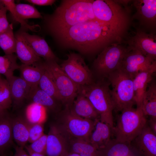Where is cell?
I'll return each mask as SVG.
<instances>
[{"label":"cell","instance_id":"obj_1","mask_svg":"<svg viewBox=\"0 0 156 156\" xmlns=\"http://www.w3.org/2000/svg\"><path fill=\"white\" fill-rule=\"evenodd\" d=\"M52 35L64 47L85 55L94 54L113 44L120 43L123 37L109 25L96 19L79 23Z\"/></svg>","mask_w":156,"mask_h":156},{"label":"cell","instance_id":"obj_2","mask_svg":"<svg viewBox=\"0 0 156 156\" xmlns=\"http://www.w3.org/2000/svg\"><path fill=\"white\" fill-rule=\"evenodd\" d=\"M93 0H64L51 14L45 17L52 34L75 25L96 19L92 7Z\"/></svg>","mask_w":156,"mask_h":156},{"label":"cell","instance_id":"obj_3","mask_svg":"<svg viewBox=\"0 0 156 156\" xmlns=\"http://www.w3.org/2000/svg\"><path fill=\"white\" fill-rule=\"evenodd\" d=\"M93 0L92 7L96 19L105 23L123 37L130 22L129 10L123 5L127 0Z\"/></svg>","mask_w":156,"mask_h":156},{"label":"cell","instance_id":"obj_4","mask_svg":"<svg viewBox=\"0 0 156 156\" xmlns=\"http://www.w3.org/2000/svg\"><path fill=\"white\" fill-rule=\"evenodd\" d=\"M109 86L107 80L101 79L89 85L78 86V93L89 100L99 115L100 120L113 129L112 112L114 106Z\"/></svg>","mask_w":156,"mask_h":156},{"label":"cell","instance_id":"obj_5","mask_svg":"<svg viewBox=\"0 0 156 156\" xmlns=\"http://www.w3.org/2000/svg\"><path fill=\"white\" fill-rule=\"evenodd\" d=\"M107 79L112 86L110 93L114 110L121 112L136 104L133 78L119 68L109 74Z\"/></svg>","mask_w":156,"mask_h":156},{"label":"cell","instance_id":"obj_6","mask_svg":"<svg viewBox=\"0 0 156 156\" xmlns=\"http://www.w3.org/2000/svg\"><path fill=\"white\" fill-rule=\"evenodd\" d=\"M121 112L112 131L117 140L131 143L146 126L147 120L141 107L128 108Z\"/></svg>","mask_w":156,"mask_h":156},{"label":"cell","instance_id":"obj_7","mask_svg":"<svg viewBox=\"0 0 156 156\" xmlns=\"http://www.w3.org/2000/svg\"><path fill=\"white\" fill-rule=\"evenodd\" d=\"M56 123L68 140L88 138L93 130L95 120L83 118L72 114L66 107Z\"/></svg>","mask_w":156,"mask_h":156},{"label":"cell","instance_id":"obj_8","mask_svg":"<svg viewBox=\"0 0 156 156\" xmlns=\"http://www.w3.org/2000/svg\"><path fill=\"white\" fill-rule=\"evenodd\" d=\"M127 50L120 43L113 44L104 48L94 60L93 67L101 79L107 78L119 69Z\"/></svg>","mask_w":156,"mask_h":156},{"label":"cell","instance_id":"obj_9","mask_svg":"<svg viewBox=\"0 0 156 156\" xmlns=\"http://www.w3.org/2000/svg\"><path fill=\"white\" fill-rule=\"evenodd\" d=\"M42 64L54 81L61 102L66 107H70L78 94V86L67 76L57 62L45 61Z\"/></svg>","mask_w":156,"mask_h":156},{"label":"cell","instance_id":"obj_10","mask_svg":"<svg viewBox=\"0 0 156 156\" xmlns=\"http://www.w3.org/2000/svg\"><path fill=\"white\" fill-rule=\"evenodd\" d=\"M67 59L60 66L67 76L78 86L89 85L94 81L92 72L80 55L74 53L67 54Z\"/></svg>","mask_w":156,"mask_h":156},{"label":"cell","instance_id":"obj_11","mask_svg":"<svg viewBox=\"0 0 156 156\" xmlns=\"http://www.w3.org/2000/svg\"><path fill=\"white\" fill-rule=\"evenodd\" d=\"M127 48L119 68L133 78L139 72L156 64V60L144 55L137 50L128 46Z\"/></svg>","mask_w":156,"mask_h":156},{"label":"cell","instance_id":"obj_12","mask_svg":"<svg viewBox=\"0 0 156 156\" xmlns=\"http://www.w3.org/2000/svg\"><path fill=\"white\" fill-rule=\"evenodd\" d=\"M133 5L136 12L133 18L138 20L141 25L148 29L155 28L156 24V0H134Z\"/></svg>","mask_w":156,"mask_h":156},{"label":"cell","instance_id":"obj_13","mask_svg":"<svg viewBox=\"0 0 156 156\" xmlns=\"http://www.w3.org/2000/svg\"><path fill=\"white\" fill-rule=\"evenodd\" d=\"M128 47L140 51L144 55L156 59V36L155 33L147 34L138 30L129 40Z\"/></svg>","mask_w":156,"mask_h":156},{"label":"cell","instance_id":"obj_14","mask_svg":"<svg viewBox=\"0 0 156 156\" xmlns=\"http://www.w3.org/2000/svg\"><path fill=\"white\" fill-rule=\"evenodd\" d=\"M133 141L132 146L138 156H156V134L147 124Z\"/></svg>","mask_w":156,"mask_h":156},{"label":"cell","instance_id":"obj_15","mask_svg":"<svg viewBox=\"0 0 156 156\" xmlns=\"http://www.w3.org/2000/svg\"><path fill=\"white\" fill-rule=\"evenodd\" d=\"M68 140L56 123L50 126L47 135L46 155L61 156L68 151Z\"/></svg>","mask_w":156,"mask_h":156},{"label":"cell","instance_id":"obj_16","mask_svg":"<svg viewBox=\"0 0 156 156\" xmlns=\"http://www.w3.org/2000/svg\"><path fill=\"white\" fill-rule=\"evenodd\" d=\"M156 71V64L137 74L133 80V86L137 107H141L142 99L149 84Z\"/></svg>","mask_w":156,"mask_h":156},{"label":"cell","instance_id":"obj_17","mask_svg":"<svg viewBox=\"0 0 156 156\" xmlns=\"http://www.w3.org/2000/svg\"><path fill=\"white\" fill-rule=\"evenodd\" d=\"M23 37L36 55L46 61L57 62V58L45 40L39 36L31 35L25 31H21Z\"/></svg>","mask_w":156,"mask_h":156},{"label":"cell","instance_id":"obj_18","mask_svg":"<svg viewBox=\"0 0 156 156\" xmlns=\"http://www.w3.org/2000/svg\"><path fill=\"white\" fill-rule=\"evenodd\" d=\"M67 107L72 114L76 116L94 121L99 118V115L90 101L81 94L78 93L72 105Z\"/></svg>","mask_w":156,"mask_h":156},{"label":"cell","instance_id":"obj_19","mask_svg":"<svg viewBox=\"0 0 156 156\" xmlns=\"http://www.w3.org/2000/svg\"><path fill=\"white\" fill-rule=\"evenodd\" d=\"M16 41L15 53L23 64L33 65L41 62V58L37 56L26 41L21 31L15 34Z\"/></svg>","mask_w":156,"mask_h":156},{"label":"cell","instance_id":"obj_20","mask_svg":"<svg viewBox=\"0 0 156 156\" xmlns=\"http://www.w3.org/2000/svg\"><path fill=\"white\" fill-rule=\"evenodd\" d=\"M100 156H138L131 143L110 139L103 147L99 149Z\"/></svg>","mask_w":156,"mask_h":156},{"label":"cell","instance_id":"obj_21","mask_svg":"<svg viewBox=\"0 0 156 156\" xmlns=\"http://www.w3.org/2000/svg\"><path fill=\"white\" fill-rule=\"evenodd\" d=\"M113 129L99 118L95 120L94 128L89 135L88 141L98 149L104 146L111 139Z\"/></svg>","mask_w":156,"mask_h":156},{"label":"cell","instance_id":"obj_22","mask_svg":"<svg viewBox=\"0 0 156 156\" xmlns=\"http://www.w3.org/2000/svg\"><path fill=\"white\" fill-rule=\"evenodd\" d=\"M7 80L12 101L15 104H19L25 99H27L31 87L24 79L21 77L13 75Z\"/></svg>","mask_w":156,"mask_h":156},{"label":"cell","instance_id":"obj_23","mask_svg":"<svg viewBox=\"0 0 156 156\" xmlns=\"http://www.w3.org/2000/svg\"><path fill=\"white\" fill-rule=\"evenodd\" d=\"M29 122L21 117L12 119V129L13 138L18 145L24 148L28 142Z\"/></svg>","mask_w":156,"mask_h":156},{"label":"cell","instance_id":"obj_24","mask_svg":"<svg viewBox=\"0 0 156 156\" xmlns=\"http://www.w3.org/2000/svg\"><path fill=\"white\" fill-rule=\"evenodd\" d=\"M19 69L20 77L31 87L38 86L44 69L41 61L33 65L22 64Z\"/></svg>","mask_w":156,"mask_h":156},{"label":"cell","instance_id":"obj_25","mask_svg":"<svg viewBox=\"0 0 156 156\" xmlns=\"http://www.w3.org/2000/svg\"><path fill=\"white\" fill-rule=\"evenodd\" d=\"M141 109L144 115L156 119V84L153 80L144 96Z\"/></svg>","mask_w":156,"mask_h":156},{"label":"cell","instance_id":"obj_26","mask_svg":"<svg viewBox=\"0 0 156 156\" xmlns=\"http://www.w3.org/2000/svg\"><path fill=\"white\" fill-rule=\"evenodd\" d=\"M68 151L80 156H100L99 150L88 140L72 139L68 141Z\"/></svg>","mask_w":156,"mask_h":156},{"label":"cell","instance_id":"obj_27","mask_svg":"<svg viewBox=\"0 0 156 156\" xmlns=\"http://www.w3.org/2000/svg\"><path fill=\"white\" fill-rule=\"evenodd\" d=\"M12 119L5 114L0 116V155L10 145L13 137L12 129Z\"/></svg>","mask_w":156,"mask_h":156},{"label":"cell","instance_id":"obj_28","mask_svg":"<svg viewBox=\"0 0 156 156\" xmlns=\"http://www.w3.org/2000/svg\"><path fill=\"white\" fill-rule=\"evenodd\" d=\"M27 99L32 102L40 105L46 108L55 109L57 107L56 101L39 87L38 86L31 87Z\"/></svg>","mask_w":156,"mask_h":156},{"label":"cell","instance_id":"obj_29","mask_svg":"<svg viewBox=\"0 0 156 156\" xmlns=\"http://www.w3.org/2000/svg\"><path fill=\"white\" fill-rule=\"evenodd\" d=\"M17 59L16 55L13 54L0 56V74L4 75L6 79L13 76L14 71L19 69Z\"/></svg>","mask_w":156,"mask_h":156},{"label":"cell","instance_id":"obj_30","mask_svg":"<svg viewBox=\"0 0 156 156\" xmlns=\"http://www.w3.org/2000/svg\"><path fill=\"white\" fill-rule=\"evenodd\" d=\"M16 41L12 24L8 28L0 34V47L5 55L13 54L15 52Z\"/></svg>","mask_w":156,"mask_h":156},{"label":"cell","instance_id":"obj_31","mask_svg":"<svg viewBox=\"0 0 156 156\" xmlns=\"http://www.w3.org/2000/svg\"><path fill=\"white\" fill-rule=\"evenodd\" d=\"M44 69L38 83L39 87L54 99L61 102V98L54 81L49 73Z\"/></svg>","mask_w":156,"mask_h":156},{"label":"cell","instance_id":"obj_32","mask_svg":"<svg viewBox=\"0 0 156 156\" xmlns=\"http://www.w3.org/2000/svg\"><path fill=\"white\" fill-rule=\"evenodd\" d=\"M16 10L20 17L24 20L29 18H41L42 16L33 6L25 3L15 4Z\"/></svg>","mask_w":156,"mask_h":156},{"label":"cell","instance_id":"obj_33","mask_svg":"<svg viewBox=\"0 0 156 156\" xmlns=\"http://www.w3.org/2000/svg\"><path fill=\"white\" fill-rule=\"evenodd\" d=\"M12 101L9 86L6 79H1L0 83V105L5 110L9 108Z\"/></svg>","mask_w":156,"mask_h":156},{"label":"cell","instance_id":"obj_34","mask_svg":"<svg viewBox=\"0 0 156 156\" xmlns=\"http://www.w3.org/2000/svg\"><path fill=\"white\" fill-rule=\"evenodd\" d=\"M46 108L37 104L32 102L27 107L26 110L27 116L33 119V123H39L38 121L44 116Z\"/></svg>","mask_w":156,"mask_h":156},{"label":"cell","instance_id":"obj_35","mask_svg":"<svg viewBox=\"0 0 156 156\" xmlns=\"http://www.w3.org/2000/svg\"><path fill=\"white\" fill-rule=\"evenodd\" d=\"M1 2L5 7L7 10L9 11L16 21L19 23L22 27L26 29L32 31L35 29L36 27L28 24L26 21L22 19L18 15L15 8L14 1L12 0H0Z\"/></svg>","mask_w":156,"mask_h":156},{"label":"cell","instance_id":"obj_36","mask_svg":"<svg viewBox=\"0 0 156 156\" xmlns=\"http://www.w3.org/2000/svg\"><path fill=\"white\" fill-rule=\"evenodd\" d=\"M47 135L44 134L38 139L25 146L26 150L46 155Z\"/></svg>","mask_w":156,"mask_h":156},{"label":"cell","instance_id":"obj_37","mask_svg":"<svg viewBox=\"0 0 156 156\" xmlns=\"http://www.w3.org/2000/svg\"><path fill=\"white\" fill-rule=\"evenodd\" d=\"M42 125L40 123H29L28 142L31 143L41 137L43 134Z\"/></svg>","mask_w":156,"mask_h":156},{"label":"cell","instance_id":"obj_38","mask_svg":"<svg viewBox=\"0 0 156 156\" xmlns=\"http://www.w3.org/2000/svg\"><path fill=\"white\" fill-rule=\"evenodd\" d=\"M7 10L2 3L0 5V34L8 28L10 24L7 18Z\"/></svg>","mask_w":156,"mask_h":156},{"label":"cell","instance_id":"obj_39","mask_svg":"<svg viewBox=\"0 0 156 156\" xmlns=\"http://www.w3.org/2000/svg\"><path fill=\"white\" fill-rule=\"evenodd\" d=\"M27 1L40 6L51 5L55 1L54 0H27Z\"/></svg>","mask_w":156,"mask_h":156},{"label":"cell","instance_id":"obj_40","mask_svg":"<svg viewBox=\"0 0 156 156\" xmlns=\"http://www.w3.org/2000/svg\"><path fill=\"white\" fill-rule=\"evenodd\" d=\"M15 153L14 155L15 156H29L24 149V148L16 146L15 148Z\"/></svg>","mask_w":156,"mask_h":156},{"label":"cell","instance_id":"obj_41","mask_svg":"<svg viewBox=\"0 0 156 156\" xmlns=\"http://www.w3.org/2000/svg\"><path fill=\"white\" fill-rule=\"evenodd\" d=\"M148 125L153 132L156 134V119L150 118Z\"/></svg>","mask_w":156,"mask_h":156},{"label":"cell","instance_id":"obj_42","mask_svg":"<svg viewBox=\"0 0 156 156\" xmlns=\"http://www.w3.org/2000/svg\"><path fill=\"white\" fill-rule=\"evenodd\" d=\"M61 156H80L78 154L72 152L66 151Z\"/></svg>","mask_w":156,"mask_h":156},{"label":"cell","instance_id":"obj_43","mask_svg":"<svg viewBox=\"0 0 156 156\" xmlns=\"http://www.w3.org/2000/svg\"><path fill=\"white\" fill-rule=\"evenodd\" d=\"M29 156H47L46 155L27 150Z\"/></svg>","mask_w":156,"mask_h":156},{"label":"cell","instance_id":"obj_44","mask_svg":"<svg viewBox=\"0 0 156 156\" xmlns=\"http://www.w3.org/2000/svg\"><path fill=\"white\" fill-rule=\"evenodd\" d=\"M5 109L0 105V116L5 114Z\"/></svg>","mask_w":156,"mask_h":156},{"label":"cell","instance_id":"obj_45","mask_svg":"<svg viewBox=\"0 0 156 156\" xmlns=\"http://www.w3.org/2000/svg\"><path fill=\"white\" fill-rule=\"evenodd\" d=\"M1 77H0V82H1Z\"/></svg>","mask_w":156,"mask_h":156},{"label":"cell","instance_id":"obj_46","mask_svg":"<svg viewBox=\"0 0 156 156\" xmlns=\"http://www.w3.org/2000/svg\"><path fill=\"white\" fill-rule=\"evenodd\" d=\"M0 156H4L3 155H1Z\"/></svg>","mask_w":156,"mask_h":156},{"label":"cell","instance_id":"obj_47","mask_svg":"<svg viewBox=\"0 0 156 156\" xmlns=\"http://www.w3.org/2000/svg\"><path fill=\"white\" fill-rule=\"evenodd\" d=\"M13 156H15L14 155H13Z\"/></svg>","mask_w":156,"mask_h":156}]
</instances>
